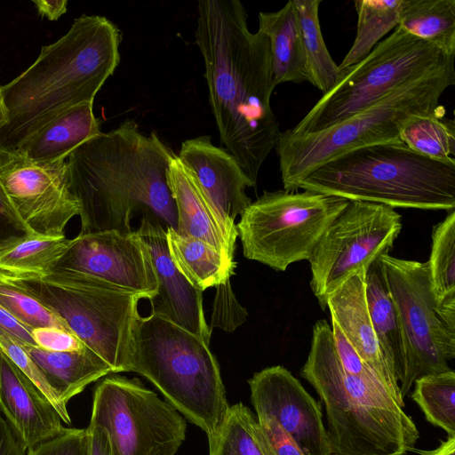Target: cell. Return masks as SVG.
Masks as SVG:
<instances>
[{"label":"cell","instance_id":"6da1fadb","mask_svg":"<svg viewBox=\"0 0 455 455\" xmlns=\"http://www.w3.org/2000/svg\"><path fill=\"white\" fill-rule=\"evenodd\" d=\"M247 20L239 0H200L195 38L221 144L256 187L282 132L270 105L276 85L269 41Z\"/></svg>","mask_w":455,"mask_h":455},{"label":"cell","instance_id":"7a4b0ae2","mask_svg":"<svg viewBox=\"0 0 455 455\" xmlns=\"http://www.w3.org/2000/svg\"><path fill=\"white\" fill-rule=\"evenodd\" d=\"M176 154L156 132L146 135L133 119L88 140L67 157L70 189L79 204L82 234L132 232L136 209L177 228L168 184Z\"/></svg>","mask_w":455,"mask_h":455},{"label":"cell","instance_id":"3957f363","mask_svg":"<svg viewBox=\"0 0 455 455\" xmlns=\"http://www.w3.org/2000/svg\"><path fill=\"white\" fill-rule=\"evenodd\" d=\"M121 41L111 20L83 14L59 40L43 46L26 70L0 86L6 112L0 150L15 152L65 110L93 103L120 62Z\"/></svg>","mask_w":455,"mask_h":455},{"label":"cell","instance_id":"277c9868","mask_svg":"<svg viewBox=\"0 0 455 455\" xmlns=\"http://www.w3.org/2000/svg\"><path fill=\"white\" fill-rule=\"evenodd\" d=\"M300 375L325 406L331 455H406L419 433L384 385L347 372L335 353L326 320L313 327Z\"/></svg>","mask_w":455,"mask_h":455},{"label":"cell","instance_id":"5b68a950","mask_svg":"<svg viewBox=\"0 0 455 455\" xmlns=\"http://www.w3.org/2000/svg\"><path fill=\"white\" fill-rule=\"evenodd\" d=\"M299 188L390 207L455 210V160L422 156L403 142L343 153L308 174Z\"/></svg>","mask_w":455,"mask_h":455},{"label":"cell","instance_id":"8992f818","mask_svg":"<svg viewBox=\"0 0 455 455\" xmlns=\"http://www.w3.org/2000/svg\"><path fill=\"white\" fill-rule=\"evenodd\" d=\"M126 371L148 379L209 444L214 440L230 405L218 361L200 337L152 314L140 315Z\"/></svg>","mask_w":455,"mask_h":455},{"label":"cell","instance_id":"52a82bcc","mask_svg":"<svg viewBox=\"0 0 455 455\" xmlns=\"http://www.w3.org/2000/svg\"><path fill=\"white\" fill-rule=\"evenodd\" d=\"M455 84L454 61L403 84L375 103L320 132L291 135L282 132L275 146L283 190L295 192L308 174L347 151L401 142L400 129L411 116L444 115L439 100Z\"/></svg>","mask_w":455,"mask_h":455},{"label":"cell","instance_id":"ba28073f","mask_svg":"<svg viewBox=\"0 0 455 455\" xmlns=\"http://www.w3.org/2000/svg\"><path fill=\"white\" fill-rule=\"evenodd\" d=\"M0 277L52 311L104 361L112 373L126 372L133 331L144 296L108 289L65 270L44 274H4Z\"/></svg>","mask_w":455,"mask_h":455},{"label":"cell","instance_id":"9c48e42d","mask_svg":"<svg viewBox=\"0 0 455 455\" xmlns=\"http://www.w3.org/2000/svg\"><path fill=\"white\" fill-rule=\"evenodd\" d=\"M454 59L396 27L363 60L343 69L340 82L287 132L303 135L325 130L363 110L398 86L432 74Z\"/></svg>","mask_w":455,"mask_h":455},{"label":"cell","instance_id":"30bf717a","mask_svg":"<svg viewBox=\"0 0 455 455\" xmlns=\"http://www.w3.org/2000/svg\"><path fill=\"white\" fill-rule=\"evenodd\" d=\"M347 199L309 190L264 191L236 224L243 253L276 271L308 260Z\"/></svg>","mask_w":455,"mask_h":455},{"label":"cell","instance_id":"8fae6325","mask_svg":"<svg viewBox=\"0 0 455 455\" xmlns=\"http://www.w3.org/2000/svg\"><path fill=\"white\" fill-rule=\"evenodd\" d=\"M397 310L404 352L399 379L403 399L416 379L451 370L455 358V319L445 315L433 292L427 262L379 257Z\"/></svg>","mask_w":455,"mask_h":455},{"label":"cell","instance_id":"7c38bea8","mask_svg":"<svg viewBox=\"0 0 455 455\" xmlns=\"http://www.w3.org/2000/svg\"><path fill=\"white\" fill-rule=\"evenodd\" d=\"M101 427L112 455H175L186 421L137 378H103L93 392L90 424Z\"/></svg>","mask_w":455,"mask_h":455},{"label":"cell","instance_id":"4fadbf2b","mask_svg":"<svg viewBox=\"0 0 455 455\" xmlns=\"http://www.w3.org/2000/svg\"><path fill=\"white\" fill-rule=\"evenodd\" d=\"M402 229V216L388 205L349 200L326 228L308 259L310 287L322 309L328 296L360 268L388 253Z\"/></svg>","mask_w":455,"mask_h":455},{"label":"cell","instance_id":"5bb4252c","mask_svg":"<svg viewBox=\"0 0 455 455\" xmlns=\"http://www.w3.org/2000/svg\"><path fill=\"white\" fill-rule=\"evenodd\" d=\"M0 182L19 217L36 236H63L68 222L79 215L67 158L35 163L0 150Z\"/></svg>","mask_w":455,"mask_h":455},{"label":"cell","instance_id":"9a60e30c","mask_svg":"<svg viewBox=\"0 0 455 455\" xmlns=\"http://www.w3.org/2000/svg\"><path fill=\"white\" fill-rule=\"evenodd\" d=\"M52 270L81 274L100 286L140 294L148 299L157 292L148 250L135 231L80 233L69 239Z\"/></svg>","mask_w":455,"mask_h":455},{"label":"cell","instance_id":"2e32d148","mask_svg":"<svg viewBox=\"0 0 455 455\" xmlns=\"http://www.w3.org/2000/svg\"><path fill=\"white\" fill-rule=\"evenodd\" d=\"M248 383L257 417L275 420L305 455H331L320 403L286 368L267 367Z\"/></svg>","mask_w":455,"mask_h":455},{"label":"cell","instance_id":"e0dca14e","mask_svg":"<svg viewBox=\"0 0 455 455\" xmlns=\"http://www.w3.org/2000/svg\"><path fill=\"white\" fill-rule=\"evenodd\" d=\"M146 211L135 232L147 246L157 281V292L149 299L151 314L197 335L210 344L212 329L205 320L203 291L194 287L171 258L165 228Z\"/></svg>","mask_w":455,"mask_h":455},{"label":"cell","instance_id":"ac0fdd59","mask_svg":"<svg viewBox=\"0 0 455 455\" xmlns=\"http://www.w3.org/2000/svg\"><path fill=\"white\" fill-rule=\"evenodd\" d=\"M177 156L195 174L224 221L236 228L235 218L251 203L246 188L255 186L235 156L215 146L209 135L186 140Z\"/></svg>","mask_w":455,"mask_h":455},{"label":"cell","instance_id":"d6986e66","mask_svg":"<svg viewBox=\"0 0 455 455\" xmlns=\"http://www.w3.org/2000/svg\"><path fill=\"white\" fill-rule=\"evenodd\" d=\"M366 271L358 269L334 290L327 298V307L331 318L335 320L360 357L404 408L398 380L385 361L371 324L365 294Z\"/></svg>","mask_w":455,"mask_h":455},{"label":"cell","instance_id":"ffe728a7","mask_svg":"<svg viewBox=\"0 0 455 455\" xmlns=\"http://www.w3.org/2000/svg\"><path fill=\"white\" fill-rule=\"evenodd\" d=\"M0 411L28 450L65 428L51 402L1 349Z\"/></svg>","mask_w":455,"mask_h":455},{"label":"cell","instance_id":"44dd1931","mask_svg":"<svg viewBox=\"0 0 455 455\" xmlns=\"http://www.w3.org/2000/svg\"><path fill=\"white\" fill-rule=\"evenodd\" d=\"M168 184L177 212L175 231L182 236L202 240L234 259L236 228L224 221L195 174L177 155L169 166Z\"/></svg>","mask_w":455,"mask_h":455},{"label":"cell","instance_id":"7402d4cb","mask_svg":"<svg viewBox=\"0 0 455 455\" xmlns=\"http://www.w3.org/2000/svg\"><path fill=\"white\" fill-rule=\"evenodd\" d=\"M93 103L70 108L37 131L12 153L35 163L66 159L76 148L101 133Z\"/></svg>","mask_w":455,"mask_h":455},{"label":"cell","instance_id":"603a6c76","mask_svg":"<svg viewBox=\"0 0 455 455\" xmlns=\"http://www.w3.org/2000/svg\"><path fill=\"white\" fill-rule=\"evenodd\" d=\"M22 347L65 405L89 384L112 373L110 367L88 348L57 352L37 346Z\"/></svg>","mask_w":455,"mask_h":455},{"label":"cell","instance_id":"cb8c5ba5","mask_svg":"<svg viewBox=\"0 0 455 455\" xmlns=\"http://www.w3.org/2000/svg\"><path fill=\"white\" fill-rule=\"evenodd\" d=\"M258 31L269 41L275 85L308 81L300 28L292 0L276 12H260Z\"/></svg>","mask_w":455,"mask_h":455},{"label":"cell","instance_id":"d4e9b609","mask_svg":"<svg viewBox=\"0 0 455 455\" xmlns=\"http://www.w3.org/2000/svg\"><path fill=\"white\" fill-rule=\"evenodd\" d=\"M167 246L177 268L201 291L229 281L236 263L216 247L199 239L182 236L167 227Z\"/></svg>","mask_w":455,"mask_h":455},{"label":"cell","instance_id":"484cf974","mask_svg":"<svg viewBox=\"0 0 455 455\" xmlns=\"http://www.w3.org/2000/svg\"><path fill=\"white\" fill-rule=\"evenodd\" d=\"M365 294L371 324L385 361L396 377L401 379L404 352L396 307L387 289L379 259L366 271Z\"/></svg>","mask_w":455,"mask_h":455},{"label":"cell","instance_id":"4316f807","mask_svg":"<svg viewBox=\"0 0 455 455\" xmlns=\"http://www.w3.org/2000/svg\"><path fill=\"white\" fill-rule=\"evenodd\" d=\"M397 27L455 57V0H403Z\"/></svg>","mask_w":455,"mask_h":455},{"label":"cell","instance_id":"83f0119b","mask_svg":"<svg viewBox=\"0 0 455 455\" xmlns=\"http://www.w3.org/2000/svg\"><path fill=\"white\" fill-rule=\"evenodd\" d=\"M300 28L307 77L323 94L342 79L343 71L332 60L323 37L319 6L322 0H292Z\"/></svg>","mask_w":455,"mask_h":455},{"label":"cell","instance_id":"f1b7e54d","mask_svg":"<svg viewBox=\"0 0 455 455\" xmlns=\"http://www.w3.org/2000/svg\"><path fill=\"white\" fill-rule=\"evenodd\" d=\"M429 277L442 312L455 319V210L432 229Z\"/></svg>","mask_w":455,"mask_h":455},{"label":"cell","instance_id":"f546056e","mask_svg":"<svg viewBox=\"0 0 455 455\" xmlns=\"http://www.w3.org/2000/svg\"><path fill=\"white\" fill-rule=\"evenodd\" d=\"M403 0H355L357 29L354 43L344 57L341 70L363 60L379 41L398 26Z\"/></svg>","mask_w":455,"mask_h":455},{"label":"cell","instance_id":"4dcf8cb0","mask_svg":"<svg viewBox=\"0 0 455 455\" xmlns=\"http://www.w3.org/2000/svg\"><path fill=\"white\" fill-rule=\"evenodd\" d=\"M209 455H271L257 418L242 403L229 406Z\"/></svg>","mask_w":455,"mask_h":455},{"label":"cell","instance_id":"1f68e13d","mask_svg":"<svg viewBox=\"0 0 455 455\" xmlns=\"http://www.w3.org/2000/svg\"><path fill=\"white\" fill-rule=\"evenodd\" d=\"M400 140L413 151L439 161L455 160V122L444 115L411 116L400 129Z\"/></svg>","mask_w":455,"mask_h":455},{"label":"cell","instance_id":"d6a6232c","mask_svg":"<svg viewBox=\"0 0 455 455\" xmlns=\"http://www.w3.org/2000/svg\"><path fill=\"white\" fill-rule=\"evenodd\" d=\"M411 399L431 424L455 436V372L423 376L415 380Z\"/></svg>","mask_w":455,"mask_h":455},{"label":"cell","instance_id":"836d02e7","mask_svg":"<svg viewBox=\"0 0 455 455\" xmlns=\"http://www.w3.org/2000/svg\"><path fill=\"white\" fill-rule=\"evenodd\" d=\"M68 241L65 235L28 237L0 252V273H47L63 254Z\"/></svg>","mask_w":455,"mask_h":455},{"label":"cell","instance_id":"e575fe53","mask_svg":"<svg viewBox=\"0 0 455 455\" xmlns=\"http://www.w3.org/2000/svg\"><path fill=\"white\" fill-rule=\"evenodd\" d=\"M0 306L31 331L54 327L71 331L58 315L38 299L1 277Z\"/></svg>","mask_w":455,"mask_h":455},{"label":"cell","instance_id":"d590c367","mask_svg":"<svg viewBox=\"0 0 455 455\" xmlns=\"http://www.w3.org/2000/svg\"><path fill=\"white\" fill-rule=\"evenodd\" d=\"M0 349L46 396L57 410L61 420L66 424H70L71 419L67 410V405L61 403L37 364L33 361L23 347L8 335L0 333Z\"/></svg>","mask_w":455,"mask_h":455},{"label":"cell","instance_id":"8d00e7d4","mask_svg":"<svg viewBox=\"0 0 455 455\" xmlns=\"http://www.w3.org/2000/svg\"><path fill=\"white\" fill-rule=\"evenodd\" d=\"M28 455H89L88 430L65 427L59 435L28 449Z\"/></svg>","mask_w":455,"mask_h":455},{"label":"cell","instance_id":"74e56055","mask_svg":"<svg viewBox=\"0 0 455 455\" xmlns=\"http://www.w3.org/2000/svg\"><path fill=\"white\" fill-rule=\"evenodd\" d=\"M213 304L212 327H220L233 331L246 321L248 313L235 299L230 287V282L217 286Z\"/></svg>","mask_w":455,"mask_h":455},{"label":"cell","instance_id":"f35d334b","mask_svg":"<svg viewBox=\"0 0 455 455\" xmlns=\"http://www.w3.org/2000/svg\"><path fill=\"white\" fill-rule=\"evenodd\" d=\"M331 319L333 346L342 368L347 372L358 376L371 383L386 386L379 376L360 357L335 320Z\"/></svg>","mask_w":455,"mask_h":455},{"label":"cell","instance_id":"ab89813d","mask_svg":"<svg viewBox=\"0 0 455 455\" xmlns=\"http://www.w3.org/2000/svg\"><path fill=\"white\" fill-rule=\"evenodd\" d=\"M32 236L36 235L19 217L0 182V252Z\"/></svg>","mask_w":455,"mask_h":455},{"label":"cell","instance_id":"60d3db41","mask_svg":"<svg viewBox=\"0 0 455 455\" xmlns=\"http://www.w3.org/2000/svg\"><path fill=\"white\" fill-rule=\"evenodd\" d=\"M31 334L36 345L45 350L64 352L87 348L73 332L67 330L44 327L32 330Z\"/></svg>","mask_w":455,"mask_h":455},{"label":"cell","instance_id":"b9f144b4","mask_svg":"<svg viewBox=\"0 0 455 455\" xmlns=\"http://www.w3.org/2000/svg\"><path fill=\"white\" fill-rule=\"evenodd\" d=\"M271 455H305L292 438L271 418L257 417Z\"/></svg>","mask_w":455,"mask_h":455},{"label":"cell","instance_id":"7bdbcfd3","mask_svg":"<svg viewBox=\"0 0 455 455\" xmlns=\"http://www.w3.org/2000/svg\"><path fill=\"white\" fill-rule=\"evenodd\" d=\"M0 333L8 335L20 345L36 346L31 330L0 306Z\"/></svg>","mask_w":455,"mask_h":455},{"label":"cell","instance_id":"ee69618b","mask_svg":"<svg viewBox=\"0 0 455 455\" xmlns=\"http://www.w3.org/2000/svg\"><path fill=\"white\" fill-rule=\"evenodd\" d=\"M27 446L0 411V455H25Z\"/></svg>","mask_w":455,"mask_h":455},{"label":"cell","instance_id":"f6af8a7d","mask_svg":"<svg viewBox=\"0 0 455 455\" xmlns=\"http://www.w3.org/2000/svg\"><path fill=\"white\" fill-rule=\"evenodd\" d=\"M89 455H112L105 431L97 426L89 425Z\"/></svg>","mask_w":455,"mask_h":455},{"label":"cell","instance_id":"bcb514c9","mask_svg":"<svg viewBox=\"0 0 455 455\" xmlns=\"http://www.w3.org/2000/svg\"><path fill=\"white\" fill-rule=\"evenodd\" d=\"M37 12L50 20H57L67 12V0H36L33 1Z\"/></svg>","mask_w":455,"mask_h":455},{"label":"cell","instance_id":"7dc6e473","mask_svg":"<svg viewBox=\"0 0 455 455\" xmlns=\"http://www.w3.org/2000/svg\"><path fill=\"white\" fill-rule=\"evenodd\" d=\"M420 455H455V436H449L445 442L432 451H417Z\"/></svg>","mask_w":455,"mask_h":455},{"label":"cell","instance_id":"c3c4849f","mask_svg":"<svg viewBox=\"0 0 455 455\" xmlns=\"http://www.w3.org/2000/svg\"><path fill=\"white\" fill-rule=\"evenodd\" d=\"M6 119V112L3 102V97L0 90V126L3 125Z\"/></svg>","mask_w":455,"mask_h":455}]
</instances>
